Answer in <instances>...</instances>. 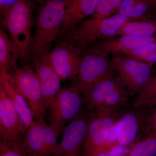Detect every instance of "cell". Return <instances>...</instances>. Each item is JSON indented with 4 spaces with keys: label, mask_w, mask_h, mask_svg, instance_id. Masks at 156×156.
<instances>
[{
    "label": "cell",
    "mask_w": 156,
    "mask_h": 156,
    "mask_svg": "<svg viewBox=\"0 0 156 156\" xmlns=\"http://www.w3.org/2000/svg\"><path fill=\"white\" fill-rule=\"evenodd\" d=\"M33 5V0H15L3 13V23L11 39L14 61L22 65L30 60Z\"/></svg>",
    "instance_id": "cell-1"
},
{
    "label": "cell",
    "mask_w": 156,
    "mask_h": 156,
    "mask_svg": "<svg viewBox=\"0 0 156 156\" xmlns=\"http://www.w3.org/2000/svg\"><path fill=\"white\" fill-rule=\"evenodd\" d=\"M72 0H48L39 7L31 49L30 60L46 55L60 36L66 9Z\"/></svg>",
    "instance_id": "cell-2"
},
{
    "label": "cell",
    "mask_w": 156,
    "mask_h": 156,
    "mask_svg": "<svg viewBox=\"0 0 156 156\" xmlns=\"http://www.w3.org/2000/svg\"><path fill=\"white\" fill-rule=\"evenodd\" d=\"M130 20H131L118 14L104 19L90 18L62 35L59 41L72 45L83 55L88 48L97 42L117 36L120 29Z\"/></svg>",
    "instance_id": "cell-3"
},
{
    "label": "cell",
    "mask_w": 156,
    "mask_h": 156,
    "mask_svg": "<svg viewBox=\"0 0 156 156\" xmlns=\"http://www.w3.org/2000/svg\"><path fill=\"white\" fill-rule=\"evenodd\" d=\"M82 96L89 110H121L129 107L130 95L115 72L95 83Z\"/></svg>",
    "instance_id": "cell-4"
},
{
    "label": "cell",
    "mask_w": 156,
    "mask_h": 156,
    "mask_svg": "<svg viewBox=\"0 0 156 156\" xmlns=\"http://www.w3.org/2000/svg\"><path fill=\"white\" fill-rule=\"evenodd\" d=\"M126 108L89 110L87 135L80 156L95 155Z\"/></svg>",
    "instance_id": "cell-5"
},
{
    "label": "cell",
    "mask_w": 156,
    "mask_h": 156,
    "mask_svg": "<svg viewBox=\"0 0 156 156\" xmlns=\"http://www.w3.org/2000/svg\"><path fill=\"white\" fill-rule=\"evenodd\" d=\"M77 84L62 87L59 90L50 108V126L58 136L65 127L81 111L84 104Z\"/></svg>",
    "instance_id": "cell-6"
},
{
    "label": "cell",
    "mask_w": 156,
    "mask_h": 156,
    "mask_svg": "<svg viewBox=\"0 0 156 156\" xmlns=\"http://www.w3.org/2000/svg\"><path fill=\"white\" fill-rule=\"evenodd\" d=\"M9 74L19 92L25 98L33 113L35 120L45 122L47 110L44 105L41 84L36 73L28 64H14Z\"/></svg>",
    "instance_id": "cell-7"
},
{
    "label": "cell",
    "mask_w": 156,
    "mask_h": 156,
    "mask_svg": "<svg viewBox=\"0 0 156 156\" xmlns=\"http://www.w3.org/2000/svg\"><path fill=\"white\" fill-rule=\"evenodd\" d=\"M58 134L46 122H34L25 131L20 143L27 156H58Z\"/></svg>",
    "instance_id": "cell-8"
},
{
    "label": "cell",
    "mask_w": 156,
    "mask_h": 156,
    "mask_svg": "<svg viewBox=\"0 0 156 156\" xmlns=\"http://www.w3.org/2000/svg\"><path fill=\"white\" fill-rule=\"evenodd\" d=\"M115 72L109 55L90 47L82 55L76 83L82 95L95 83Z\"/></svg>",
    "instance_id": "cell-9"
},
{
    "label": "cell",
    "mask_w": 156,
    "mask_h": 156,
    "mask_svg": "<svg viewBox=\"0 0 156 156\" xmlns=\"http://www.w3.org/2000/svg\"><path fill=\"white\" fill-rule=\"evenodd\" d=\"M116 72L130 96L137 95L151 77L154 64L122 54H112Z\"/></svg>",
    "instance_id": "cell-10"
},
{
    "label": "cell",
    "mask_w": 156,
    "mask_h": 156,
    "mask_svg": "<svg viewBox=\"0 0 156 156\" xmlns=\"http://www.w3.org/2000/svg\"><path fill=\"white\" fill-rule=\"evenodd\" d=\"M148 108L131 106L125 109L116 126L118 145L129 147L146 137V128L151 111Z\"/></svg>",
    "instance_id": "cell-11"
},
{
    "label": "cell",
    "mask_w": 156,
    "mask_h": 156,
    "mask_svg": "<svg viewBox=\"0 0 156 156\" xmlns=\"http://www.w3.org/2000/svg\"><path fill=\"white\" fill-rule=\"evenodd\" d=\"M65 127L58 156H80L87 135L89 109L86 107Z\"/></svg>",
    "instance_id": "cell-12"
},
{
    "label": "cell",
    "mask_w": 156,
    "mask_h": 156,
    "mask_svg": "<svg viewBox=\"0 0 156 156\" xmlns=\"http://www.w3.org/2000/svg\"><path fill=\"white\" fill-rule=\"evenodd\" d=\"M25 132L17 110L2 84L0 83L1 140L20 142Z\"/></svg>",
    "instance_id": "cell-13"
},
{
    "label": "cell",
    "mask_w": 156,
    "mask_h": 156,
    "mask_svg": "<svg viewBox=\"0 0 156 156\" xmlns=\"http://www.w3.org/2000/svg\"><path fill=\"white\" fill-rule=\"evenodd\" d=\"M48 56L62 80L77 79L82 54L76 48L66 42L59 41Z\"/></svg>",
    "instance_id": "cell-14"
},
{
    "label": "cell",
    "mask_w": 156,
    "mask_h": 156,
    "mask_svg": "<svg viewBox=\"0 0 156 156\" xmlns=\"http://www.w3.org/2000/svg\"><path fill=\"white\" fill-rule=\"evenodd\" d=\"M31 61L41 84L44 105L47 110L61 89L62 80L53 68L48 53Z\"/></svg>",
    "instance_id": "cell-15"
},
{
    "label": "cell",
    "mask_w": 156,
    "mask_h": 156,
    "mask_svg": "<svg viewBox=\"0 0 156 156\" xmlns=\"http://www.w3.org/2000/svg\"><path fill=\"white\" fill-rule=\"evenodd\" d=\"M156 42V35L149 37L124 35L103 39L90 47L101 53L110 55L124 54L128 51Z\"/></svg>",
    "instance_id": "cell-16"
},
{
    "label": "cell",
    "mask_w": 156,
    "mask_h": 156,
    "mask_svg": "<svg viewBox=\"0 0 156 156\" xmlns=\"http://www.w3.org/2000/svg\"><path fill=\"white\" fill-rule=\"evenodd\" d=\"M99 1L72 0L66 9L61 35L74 28L88 16H92Z\"/></svg>",
    "instance_id": "cell-17"
},
{
    "label": "cell",
    "mask_w": 156,
    "mask_h": 156,
    "mask_svg": "<svg viewBox=\"0 0 156 156\" xmlns=\"http://www.w3.org/2000/svg\"><path fill=\"white\" fill-rule=\"evenodd\" d=\"M0 83L12 101L26 131L35 121L28 103L15 87L9 73L0 76Z\"/></svg>",
    "instance_id": "cell-18"
},
{
    "label": "cell",
    "mask_w": 156,
    "mask_h": 156,
    "mask_svg": "<svg viewBox=\"0 0 156 156\" xmlns=\"http://www.w3.org/2000/svg\"><path fill=\"white\" fill-rule=\"evenodd\" d=\"M153 10L145 0H123L115 14L131 20H139L144 19Z\"/></svg>",
    "instance_id": "cell-19"
},
{
    "label": "cell",
    "mask_w": 156,
    "mask_h": 156,
    "mask_svg": "<svg viewBox=\"0 0 156 156\" xmlns=\"http://www.w3.org/2000/svg\"><path fill=\"white\" fill-rule=\"evenodd\" d=\"M129 35L149 37L156 35V23L147 20H130L120 29L117 36Z\"/></svg>",
    "instance_id": "cell-20"
},
{
    "label": "cell",
    "mask_w": 156,
    "mask_h": 156,
    "mask_svg": "<svg viewBox=\"0 0 156 156\" xmlns=\"http://www.w3.org/2000/svg\"><path fill=\"white\" fill-rule=\"evenodd\" d=\"M16 64L13 57V50L10 37L3 27L0 28V76L9 73Z\"/></svg>",
    "instance_id": "cell-21"
},
{
    "label": "cell",
    "mask_w": 156,
    "mask_h": 156,
    "mask_svg": "<svg viewBox=\"0 0 156 156\" xmlns=\"http://www.w3.org/2000/svg\"><path fill=\"white\" fill-rule=\"evenodd\" d=\"M131 106L144 108L156 106V75L150 78L133 100Z\"/></svg>",
    "instance_id": "cell-22"
},
{
    "label": "cell",
    "mask_w": 156,
    "mask_h": 156,
    "mask_svg": "<svg viewBox=\"0 0 156 156\" xmlns=\"http://www.w3.org/2000/svg\"><path fill=\"white\" fill-rule=\"evenodd\" d=\"M129 156H156V133H152L136 143Z\"/></svg>",
    "instance_id": "cell-23"
},
{
    "label": "cell",
    "mask_w": 156,
    "mask_h": 156,
    "mask_svg": "<svg viewBox=\"0 0 156 156\" xmlns=\"http://www.w3.org/2000/svg\"><path fill=\"white\" fill-rule=\"evenodd\" d=\"M122 1L123 0H100L91 18L104 19L113 16L116 13Z\"/></svg>",
    "instance_id": "cell-24"
},
{
    "label": "cell",
    "mask_w": 156,
    "mask_h": 156,
    "mask_svg": "<svg viewBox=\"0 0 156 156\" xmlns=\"http://www.w3.org/2000/svg\"><path fill=\"white\" fill-rule=\"evenodd\" d=\"M0 156H27L20 142L1 140Z\"/></svg>",
    "instance_id": "cell-25"
},
{
    "label": "cell",
    "mask_w": 156,
    "mask_h": 156,
    "mask_svg": "<svg viewBox=\"0 0 156 156\" xmlns=\"http://www.w3.org/2000/svg\"><path fill=\"white\" fill-rule=\"evenodd\" d=\"M134 146L125 147L121 146H117L112 149L99 153L95 156H129L130 152Z\"/></svg>",
    "instance_id": "cell-26"
},
{
    "label": "cell",
    "mask_w": 156,
    "mask_h": 156,
    "mask_svg": "<svg viewBox=\"0 0 156 156\" xmlns=\"http://www.w3.org/2000/svg\"><path fill=\"white\" fill-rule=\"evenodd\" d=\"M152 133H156V107L151 112L146 129V137Z\"/></svg>",
    "instance_id": "cell-27"
},
{
    "label": "cell",
    "mask_w": 156,
    "mask_h": 156,
    "mask_svg": "<svg viewBox=\"0 0 156 156\" xmlns=\"http://www.w3.org/2000/svg\"><path fill=\"white\" fill-rule=\"evenodd\" d=\"M144 19L152 20L156 23V9H154L148 14Z\"/></svg>",
    "instance_id": "cell-28"
},
{
    "label": "cell",
    "mask_w": 156,
    "mask_h": 156,
    "mask_svg": "<svg viewBox=\"0 0 156 156\" xmlns=\"http://www.w3.org/2000/svg\"><path fill=\"white\" fill-rule=\"evenodd\" d=\"M151 6L153 10L156 9V0H145Z\"/></svg>",
    "instance_id": "cell-29"
},
{
    "label": "cell",
    "mask_w": 156,
    "mask_h": 156,
    "mask_svg": "<svg viewBox=\"0 0 156 156\" xmlns=\"http://www.w3.org/2000/svg\"><path fill=\"white\" fill-rule=\"evenodd\" d=\"M46 1H48V0H46Z\"/></svg>",
    "instance_id": "cell-30"
}]
</instances>
